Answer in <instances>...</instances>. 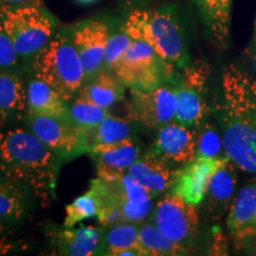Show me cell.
<instances>
[{
	"mask_svg": "<svg viewBox=\"0 0 256 256\" xmlns=\"http://www.w3.org/2000/svg\"><path fill=\"white\" fill-rule=\"evenodd\" d=\"M220 90L224 151L243 171L256 174V80L229 66L222 74Z\"/></svg>",
	"mask_w": 256,
	"mask_h": 256,
	"instance_id": "obj_1",
	"label": "cell"
},
{
	"mask_svg": "<svg viewBox=\"0 0 256 256\" xmlns=\"http://www.w3.org/2000/svg\"><path fill=\"white\" fill-rule=\"evenodd\" d=\"M63 160L30 130H0V177L30 188L43 206L55 198Z\"/></svg>",
	"mask_w": 256,
	"mask_h": 256,
	"instance_id": "obj_2",
	"label": "cell"
},
{
	"mask_svg": "<svg viewBox=\"0 0 256 256\" xmlns=\"http://www.w3.org/2000/svg\"><path fill=\"white\" fill-rule=\"evenodd\" d=\"M98 196V217L101 226L110 228L119 223H142L151 214L152 194L127 172L90 182Z\"/></svg>",
	"mask_w": 256,
	"mask_h": 256,
	"instance_id": "obj_3",
	"label": "cell"
},
{
	"mask_svg": "<svg viewBox=\"0 0 256 256\" xmlns=\"http://www.w3.org/2000/svg\"><path fill=\"white\" fill-rule=\"evenodd\" d=\"M122 28L132 40L148 44L166 62L178 68L188 66V54L183 30L170 8L132 10Z\"/></svg>",
	"mask_w": 256,
	"mask_h": 256,
	"instance_id": "obj_4",
	"label": "cell"
},
{
	"mask_svg": "<svg viewBox=\"0 0 256 256\" xmlns=\"http://www.w3.org/2000/svg\"><path fill=\"white\" fill-rule=\"evenodd\" d=\"M31 72L60 92L66 102L75 100L86 82L84 69L72 40L62 32L51 38L32 58Z\"/></svg>",
	"mask_w": 256,
	"mask_h": 256,
	"instance_id": "obj_5",
	"label": "cell"
},
{
	"mask_svg": "<svg viewBox=\"0 0 256 256\" xmlns=\"http://www.w3.org/2000/svg\"><path fill=\"white\" fill-rule=\"evenodd\" d=\"M0 17L22 60L34 58L54 37L55 19L43 6L2 10Z\"/></svg>",
	"mask_w": 256,
	"mask_h": 256,
	"instance_id": "obj_6",
	"label": "cell"
},
{
	"mask_svg": "<svg viewBox=\"0 0 256 256\" xmlns=\"http://www.w3.org/2000/svg\"><path fill=\"white\" fill-rule=\"evenodd\" d=\"M174 64L156 55L148 44L132 40L119 63L112 70L130 90L148 92L162 86Z\"/></svg>",
	"mask_w": 256,
	"mask_h": 256,
	"instance_id": "obj_7",
	"label": "cell"
},
{
	"mask_svg": "<svg viewBox=\"0 0 256 256\" xmlns=\"http://www.w3.org/2000/svg\"><path fill=\"white\" fill-rule=\"evenodd\" d=\"M26 119L31 132L64 160L88 153L89 138L72 121L42 114H28Z\"/></svg>",
	"mask_w": 256,
	"mask_h": 256,
	"instance_id": "obj_8",
	"label": "cell"
},
{
	"mask_svg": "<svg viewBox=\"0 0 256 256\" xmlns=\"http://www.w3.org/2000/svg\"><path fill=\"white\" fill-rule=\"evenodd\" d=\"M153 223L172 241L191 244L198 234V212L196 206L183 197L171 194L162 197L153 211Z\"/></svg>",
	"mask_w": 256,
	"mask_h": 256,
	"instance_id": "obj_9",
	"label": "cell"
},
{
	"mask_svg": "<svg viewBox=\"0 0 256 256\" xmlns=\"http://www.w3.org/2000/svg\"><path fill=\"white\" fill-rule=\"evenodd\" d=\"M209 70L204 63L185 66L184 76L176 90L177 112L176 121L188 127L200 126L206 118L208 104L206 89Z\"/></svg>",
	"mask_w": 256,
	"mask_h": 256,
	"instance_id": "obj_10",
	"label": "cell"
},
{
	"mask_svg": "<svg viewBox=\"0 0 256 256\" xmlns=\"http://www.w3.org/2000/svg\"><path fill=\"white\" fill-rule=\"evenodd\" d=\"M132 118L147 128H162L176 119L177 95L174 89L160 86L153 90H130Z\"/></svg>",
	"mask_w": 256,
	"mask_h": 256,
	"instance_id": "obj_11",
	"label": "cell"
},
{
	"mask_svg": "<svg viewBox=\"0 0 256 256\" xmlns=\"http://www.w3.org/2000/svg\"><path fill=\"white\" fill-rule=\"evenodd\" d=\"M110 31L101 20H89L74 31L72 40L84 69L86 82L104 69L106 49Z\"/></svg>",
	"mask_w": 256,
	"mask_h": 256,
	"instance_id": "obj_12",
	"label": "cell"
},
{
	"mask_svg": "<svg viewBox=\"0 0 256 256\" xmlns=\"http://www.w3.org/2000/svg\"><path fill=\"white\" fill-rule=\"evenodd\" d=\"M223 158L196 156L174 174L172 194L183 197L188 204L197 206L206 196L212 176L222 165Z\"/></svg>",
	"mask_w": 256,
	"mask_h": 256,
	"instance_id": "obj_13",
	"label": "cell"
},
{
	"mask_svg": "<svg viewBox=\"0 0 256 256\" xmlns=\"http://www.w3.org/2000/svg\"><path fill=\"white\" fill-rule=\"evenodd\" d=\"M156 156L165 162L186 164L197 156L196 133L176 121L159 128L156 139Z\"/></svg>",
	"mask_w": 256,
	"mask_h": 256,
	"instance_id": "obj_14",
	"label": "cell"
},
{
	"mask_svg": "<svg viewBox=\"0 0 256 256\" xmlns=\"http://www.w3.org/2000/svg\"><path fill=\"white\" fill-rule=\"evenodd\" d=\"M88 153L96 162L98 177L102 178L124 174L140 158L139 146L130 138L119 142L92 146Z\"/></svg>",
	"mask_w": 256,
	"mask_h": 256,
	"instance_id": "obj_15",
	"label": "cell"
},
{
	"mask_svg": "<svg viewBox=\"0 0 256 256\" xmlns=\"http://www.w3.org/2000/svg\"><path fill=\"white\" fill-rule=\"evenodd\" d=\"M51 241L56 246L60 255L90 256L102 254L104 235L96 226H83L80 228L54 230Z\"/></svg>",
	"mask_w": 256,
	"mask_h": 256,
	"instance_id": "obj_16",
	"label": "cell"
},
{
	"mask_svg": "<svg viewBox=\"0 0 256 256\" xmlns=\"http://www.w3.org/2000/svg\"><path fill=\"white\" fill-rule=\"evenodd\" d=\"M28 92L14 70H0V126L28 116Z\"/></svg>",
	"mask_w": 256,
	"mask_h": 256,
	"instance_id": "obj_17",
	"label": "cell"
},
{
	"mask_svg": "<svg viewBox=\"0 0 256 256\" xmlns=\"http://www.w3.org/2000/svg\"><path fill=\"white\" fill-rule=\"evenodd\" d=\"M127 174L153 197L164 194L174 184V174L165 160L156 154L139 158L127 170Z\"/></svg>",
	"mask_w": 256,
	"mask_h": 256,
	"instance_id": "obj_18",
	"label": "cell"
},
{
	"mask_svg": "<svg viewBox=\"0 0 256 256\" xmlns=\"http://www.w3.org/2000/svg\"><path fill=\"white\" fill-rule=\"evenodd\" d=\"M28 114H42L58 118L62 120L70 119V106L60 92L49 84L32 76L26 87Z\"/></svg>",
	"mask_w": 256,
	"mask_h": 256,
	"instance_id": "obj_19",
	"label": "cell"
},
{
	"mask_svg": "<svg viewBox=\"0 0 256 256\" xmlns=\"http://www.w3.org/2000/svg\"><path fill=\"white\" fill-rule=\"evenodd\" d=\"M208 34L220 49L228 48L232 0H194Z\"/></svg>",
	"mask_w": 256,
	"mask_h": 256,
	"instance_id": "obj_20",
	"label": "cell"
},
{
	"mask_svg": "<svg viewBox=\"0 0 256 256\" xmlns=\"http://www.w3.org/2000/svg\"><path fill=\"white\" fill-rule=\"evenodd\" d=\"M124 84L112 70L102 69L92 80L84 82L78 96L92 104L110 110L124 96Z\"/></svg>",
	"mask_w": 256,
	"mask_h": 256,
	"instance_id": "obj_21",
	"label": "cell"
},
{
	"mask_svg": "<svg viewBox=\"0 0 256 256\" xmlns=\"http://www.w3.org/2000/svg\"><path fill=\"white\" fill-rule=\"evenodd\" d=\"M30 188L0 177V222L16 223L24 220L31 208Z\"/></svg>",
	"mask_w": 256,
	"mask_h": 256,
	"instance_id": "obj_22",
	"label": "cell"
},
{
	"mask_svg": "<svg viewBox=\"0 0 256 256\" xmlns=\"http://www.w3.org/2000/svg\"><path fill=\"white\" fill-rule=\"evenodd\" d=\"M102 255L146 256L139 243V226L133 223H119L110 226L104 236Z\"/></svg>",
	"mask_w": 256,
	"mask_h": 256,
	"instance_id": "obj_23",
	"label": "cell"
},
{
	"mask_svg": "<svg viewBox=\"0 0 256 256\" xmlns=\"http://www.w3.org/2000/svg\"><path fill=\"white\" fill-rule=\"evenodd\" d=\"M256 224V183L242 188L232 204L228 228L236 241L244 238Z\"/></svg>",
	"mask_w": 256,
	"mask_h": 256,
	"instance_id": "obj_24",
	"label": "cell"
},
{
	"mask_svg": "<svg viewBox=\"0 0 256 256\" xmlns=\"http://www.w3.org/2000/svg\"><path fill=\"white\" fill-rule=\"evenodd\" d=\"M235 165V162L226 156L220 168L211 178L206 194L212 210L224 209L228 206L230 198L232 197L236 184Z\"/></svg>",
	"mask_w": 256,
	"mask_h": 256,
	"instance_id": "obj_25",
	"label": "cell"
},
{
	"mask_svg": "<svg viewBox=\"0 0 256 256\" xmlns=\"http://www.w3.org/2000/svg\"><path fill=\"white\" fill-rule=\"evenodd\" d=\"M139 243L147 255L174 256L186 254L183 244L165 236L154 224H142L139 226Z\"/></svg>",
	"mask_w": 256,
	"mask_h": 256,
	"instance_id": "obj_26",
	"label": "cell"
},
{
	"mask_svg": "<svg viewBox=\"0 0 256 256\" xmlns=\"http://www.w3.org/2000/svg\"><path fill=\"white\" fill-rule=\"evenodd\" d=\"M132 130L133 128L130 121L108 114L92 132L89 144H90V147H92L122 142L130 136Z\"/></svg>",
	"mask_w": 256,
	"mask_h": 256,
	"instance_id": "obj_27",
	"label": "cell"
},
{
	"mask_svg": "<svg viewBox=\"0 0 256 256\" xmlns=\"http://www.w3.org/2000/svg\"><path fill=\"white\" fill-rule=\"evenodd\" d=\"M108 114V110L78 96H76L74 104L70 106V119L72 124L87 134L88 138H90L92 130Z\"/></svg>",
	"mask_w": 256,
	"mask_h": 256,
	"instance_id": "obj_28",
	"label": "cell"
},
{
	"mask_svg": "<svg viewBox=\"0 0 256 256\" xmlns=\"http://www.w3.org/2000/svg\"><path fill=\"white\" fill-rule=\"evenodd\" d=\"M98 200L92 188L83 194L82 196L76 198L72 203L66 208V218L63 226L72 228L74 226L82 220L92 218L98 215Z\"/></svg>",
	"mask_w": 256,
	"mask_h": 256,
	"instance_id": "obj_29",
	"label": "cell"
},
{
	"mask_svg": "<svg viewBox=\"0 0 256 256\" xmlns=\"http://www.w3.org/2000/svg\"><path fill=\"white\" fill-rule=\"evenodd\" d=\"M223 139L210 124H206L202 128L197 138V156H208V158H223L222 153Z\"/></svg>",
	"mask_w": 256,
	"mask_h": 256,
	"instance_id": "obj_30",
	"label": "cell"
},
{
	"mask_svg": "<svg viewBox=\"0 0 256 256\" xmlns=\"http://www.w3.org/2000/svg\"><path fill=\"white\" fill-rule=\"evenodd\" d=\"M130 43H132V38L124 31V28L116 34H110L107 49H106L104 69L113 70L115 66L119 63L121 57L124 56V54L126 52Z\"/></svg>",
	"mask_w": 256,
	"mask_h": 256,
	"instance_id": "obj_31",
	"label": "cell"
},
{
	"mask_svg": "<svg viewBox=\"0 0 256 256\" xmlns=\"http://www.w3.org/2000/svg\"><path fill=\"white\" fill-rule=\"evenodd\" d=\"M20 57L16 51L11 38L5 31L0 17V70H16L20 63Z\"/></svg>",
	"mask_w": 256,
	"mask_h": 256,
	"instance_id": "obj_32",
	"label": "cell"
},
{
	"mask_svg": "<svg viewBox=\"0 0 256 256\" xmlns=\"http://www.w3.org/2000/svg\"><path fill=\"white\" fill-rule=\"evenodd\" d=\"M238 243L249 254H256V224L244 238L238 240Z\"/></svg>",
	"mask_w": 256,
	"mask_h": 256,
	"instance_id": "obj_33",
	"label": "cell"
},
{
	"mask_svg": "<svg viewBox=\"0 0 256 256\" xmlns=\"http://www.w3.org/2000/svg\"><path fill=\"white\" fill-rule=\"evenodd\" d=\"M42 6L40 0H0V11L8 8H23V6Z\"/></svg>",
	"mask_w": 256,
	"mask_h": 256,
	"instance_id": "obj_34",
	"label": "cell"
},
{
	"mask_svg": "<svg viewBox=\"0 0 256 256\" xmlns=\"http://www.w3.org/2000/svg\"><path fill=\"white\" fill-rule=\"evenodd\" d=\"M10 249H11V247L8 244H4V243L0 242V254H4V252H8Z\"/></svg>",
	"mask_w": 256,
	"mask_h": 256,
	"instance_id": "obj_35",
	"label": "cell"
},
{
	"mask_svg": "<svg viewBox=\"0 0 256 256\" xmlns=\"http://www.w3.org/2000/svg\"><path fill=\"white\" fill-rule=\"evenodd\" d=\"M6 229H8V226L4 222H0V236L6 232Z\"/></svg>",
	"mask_w": 256,
	"mask_h": 256,
	"instance_id": "obj_36",
	"label": "cell"
},
{
	"mask_svg": "<svg viewBox=\"0 0 256 256\" xmlns=\"http://www.w3.org/2000/svg\"><path fill=\"white\" fill-rule=\"evenodd\" d=\"M78 2H82V4H90V2H94L95 0H78Z\"/></svg>",
	"mask_w": 256,
	"mask_h": 256,
	"instance_id": "obj_37",
	"label": "cell"
},
{
	"mask_svg": "<svg viewBox=\"0 0 256 256\" xmlns=\"http://www.w3.org/2000/svg\"><path fill=\"white\" fill-rule=\"evenodd\" d=\"M255 40H256V23H255Z\"/></svg>",
	"mask_w": 256,
	"mask_h": 256,
	"instance_id": "obj_38",
	"label": "cell"
}]
</instances>
